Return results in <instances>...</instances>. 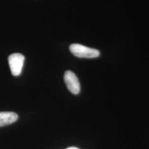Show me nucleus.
<instances>
[{
    "mask_svg": "<svg viewBox=\"0 0 149 149\" xmlns=\"http://www.w3.org/2000/svg\"><path fill=\"white\" fill-rule=\"evenodd\" d=\"M70 50L74 56L81 58H95L100 55V52L79 44H72L70 46Z\"/></svg>",
    "mask_w": 149,
    "mask_h": 149,
    "instance_id": "nucleus-1",
    "label": "nucleus"
},
{
    "mask_svg": "<svg viewBox=\"0 0 149 149\" xmlns=\"http://www.w3.org/2000/svg\"><path fill=\"white\" fill-rule=\"evenodd\" d=\"M24 59V56L21 54H12L9 56L8 58V64L11 73L13 76H17L21 74Z\"/></svg>",
    "mask_w": 149,
    "mask_h": 149,
    "instance_id": "nucleus-2",
    "label": "nucleus"
},
{
    "mask_svg": "<svg viewBox=\"0 0 149 149\" xmlns=\"http://www.w3.org/2000/svg\"><path fill=\"white\" fill-rule=\"evenodd\" d=\"M64 78L68 90L74 95L79 93L80 84L76 75L72 71L68 70L64 74Z\"/></svg>",
    "mask_w": 149,
    "mask_h": 149,
    "instance_id": "nucleus-3",
    "label": "nucleus"
},
{
    "mask_svg": "<svg viewBox=\"0 0 149 149\" xmlns=\"http://www.w3.org/2000/svg\"><path fill=\"white\" fill-rule=\"evenodd\" d=\"M18 118L17 114L15 112H0V127L7 125L15 122Z\"/></svg>",
    "mask_w": 149,
    "mask_h": 149,
    "instance_id": "nucleus-4",
    "label": "nucleus"
},
{
    "mask_svg": "<svg viewBox=\"0 0 149 149\" xmlns=\"http://www.w3.org/2000/svg\"><path fill=\"white\" fill-rule=\"evenodd\" d=\"M66 149H78V148H75V147H70V148H67Z\"/></svg>",
    "mask_w": 149,
    "mask_h": 149,
    "instance_id": "nucleus-5",
    "label": "nucleus"
}]
</instances>
